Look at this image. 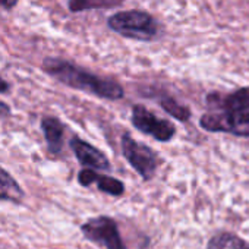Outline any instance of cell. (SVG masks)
<instances>
[{
	"label": "cell",
	"mask_w": 249,
	"mask_h": 249,
	"mask_svg": "<svg viewBox=\"0 0 249 249\" xmlns=\"http://www.w3.org/2000/svg\"><path fill=\"white\" fill-rule=\"evenodd\" d=\"M41 69L49 76L72 89L84 91L110 101L122 100L124 97V89L117 81L92 73L91 71L71 60L60 57H46L41 63Z\"/></svg>",
	"instance_id": "cell-1"
},
{
	"label": "cell",
	"mask_w": 249,
	"mask_h": 249,
	"mask_svg": "<svg viewBox=\"0 0 249 249\" xmlns=\"http://www.w3.org/2000/svg\"><path fill=\"white\" fill-rule=\"evenodd\" d=\"M107 25L116 34L138 41H153L160 34V25L156 18L140 9L116 12L107 19Z\"/></svg>",
	"instance_id": "cell-2"
},
{
	"label": "cell",
	"mask_w": 249,
	"mask_h": 249,
	"mask_svg": "<svg viewBox=\"0 0 249 249\" xmlns=\"http://www.w3.org/2000/svg\"><path fill=\"white\" fill-rule=\"evenodd\" d=\"M199 126L207 132H223L249 138V108L205 113L199 119Z\"/></svg>",
	"instance_id": "cell-3"
},
{
	"label": "cell",
	"mask_w": 249,
	"mask_h": 249,
	"mask_svg": "<svg viewBox=\"0 0 249 249\" xmlns=\"http://www.w3.org/2000/svg\"><path fill=\"white\" fill-rule=\"evenodd\" d=\"M120 148L123 157L142 180L148 182L154 178L159 167V157L151 147L137 141L129 132H124L120 140Z\"/></svg>",
	"instance_id": "cell-4"
},
{
	"label": "cell",
	"mask_w": 249,
	"mask_h": 249,
	"mask_svg": "<svg viewBox=\"0 0 249 249\" xmlns=\"http://www.w3.org/2000/svg\"><path fill=\"white\" fill-rule=\"evenodd\" d=\"M82 236L104 249H128L123 242L117 221L108 215H97L81 224Z\"/></svg>",
	"instance_id": "cell-5"
},
{
	"label": "cell",
	"mask_w": 249,
	"mask_h": 249,
	"mask_svg": "<svg viewBox=\"0 0 249 249\" xmlns=\"http://www.w3.org/2000/svg\"><path fill=\"white\" fill-rule=\"evenodd\" d=\"M131 123L135 129L154 138L159 142H169L176 137V126L167 119L159 117L144 104H134Z\"/></svg>",
	"instance_id": "cell-6"
},
{
	"label": "cell",
	"mask_w": 249,
	"mask_h": 249,
	"mask_svg": "<svg viewBox=\"0 0 249 249\" xmlns=\"http://www.w3.org/2000/svg\"><path fill=\"white\" fill-rule=\"evenodd\" d=\"M69 148L75 154V159L79 161V164L84 166V169H91L95 172H107L111 169L107 156L101 150L79 137L71 138Z\"/></svg>",
	"instance_id": "cell-7"
},
{
	"label": "cell",
	"mask_w": 249,
	"mask_h": 249,
	"mask_svg": "<svg viewBox=\"0 0 249 249\" xmlns=\"http://www.w3.org/2000/svg\"><path fill=\"white\" fill-rule=\"evenodd\" d=\"M76 180L84 188H89L91 185H97L100 192L107 194V195L114 196V198H119L124 194V183L122 180L111 178V176L101 175V173L91 170V169H82L78 173Z\"/></svg>",
	"instance_id": "cell-8"
},
{
	"label": "cell",
	"mask_w": 249,
	"mask_h": 249,
	"mask_svg": "<svg viewBox=\"0 0 249 249\" xmlns=\"http://www.w3.org/2000/svg\"><path fill=\"white\" fill-rule=\"evenodd\" d=\"M205 103L208 107L220 111L249 108V87H243L227 94L210 92L205 97Z\"/></svg>",
	"instance_id": "cell-9"
},
{
	"label": "cell",
	"mask_w": 249,
	"mask_h": 249,
	"mask_svg": "<svg viewBox=\"0 0 249 249\" xmlns=\"http://www.w3.org/2000/svg\"><path fill=\"white\" fill-rule=\"evenodd\" d=\"M40 128L46 140L47 151L53 156L60 154L65 147L66 124L56 116H44L40 120Z\"/></svg>",
	"instance_id": "cell-10"
},
{
	"label": "cell",
	"mask_w": 249,
	"mask_h": 249,
	"mask_svg": "<svg viewBox=\"0 0 249 249\" xmlns=\"http://www.w3.org/2000/svg\"><path fill=\"white\" fill-rule=\"evenodd\" d=\"M25 199V191L19 185V182L0 166V201L12 202L15 205L22 204Z\"/></svg>",
	"instance_id": "cell-11"
},
{
	"label": "cell",
	"mask_w": 249,
	"mask_h": 249,
	"mask_svg": "<svg viewBox=\"0 0 249 249\" xmlns=\"http://www.w3.org/2000/svg\"><path fill=\"white\" fill-rule=\"evenodd\" d=\"M207 249H249V242L231 231H218L207 243Z\"/></svg>",
	"instance_id": "cell-12"
},
{
	"label": "cell",
	"mask_w": 249,
	"mask_h": 249,
	"mask_svg": "<svg viewBox=\"0 0 249 249\" xmlns=\"http://www.w3.org/2000/svg\"><path fill=\"white\" fill-rule=\"evenodd\" d=\"M159 104L169 116H172L173 119H176L182 123L188 122L192 116V111L188 106L182 104L180 101H178L176 98H173L170 95H161L159 98Z\"/></svg>",
	"instance_id": "cell-13"
},
{
	"label": "cell",
	"mask_w": 249,
	"mask_h": 249,
	"mask_svg": "<svg viewBox=\"0 0 249 249\" xmlns=\"http://www.w3.org/2000/svg\"><path fill=\"white\" fill-rule=\"evenodd\" d=\"M124 0H68V8L71 12H85L92 9H110L123 5Z\"/></svg>",
	"instance_id": "cell-14"
},
{
	"label": "cell",
	"mask_w": 249,
	"mask_h": 249,
	"mask_svg": "<svg viewBox=\"0 0 249 249\" xmlns=\"http://www.w3.org/2000/svg\"><path fill=\"white\" fill-rule=\"evenodd\" d=\"M11 113H12L11 106L6 104L5 101H0V119H6V117H9Z\"/></svg>",
	"instance_id": "cell-15"
},
{
	"label": "cell",
	"mask_w": 249,
	"mask_h": 249,
	"mask_svg": "<svg viewBox=\"0 0 249 249\" xmlns=\"http://www.w3.org/2000/svg\"><path fill=\"white\" fill-rule=\"evenodd\" d=\"M19 3V0H0V8H3L6 11L14 9Z\"/></svg>",
	"instance_id": "cell-16"
},
{
	"label": "cell",
	"mask_w": 249,
	"mask_h": 249,
	"mask_svg": "<svg viewBox=\"0 0 249 249\" xmlns=\"http://www.w3.org/2000/svg\"><path fill=\"white\" fill-rule=\"evenodd\" d=\"M11 84L6 81V79H3L2 76H0V94H8L9 91H11Z\"/></svg>",
	"instance_id": "cell-17"
}]
</instances>
